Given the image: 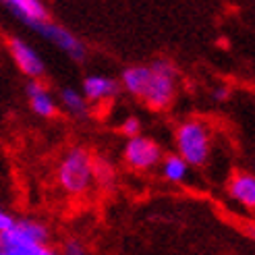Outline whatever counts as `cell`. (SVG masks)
Here are the masks:
<instances>
[{
	"label": "cell",
	"mask_w": 255,
	"mask_h": 255,
	"mask_svg": "<svg viewBox=\"0 0 255 255\" xmlns=\"http://www.w3.org/2000/svg\"><path fill=\"white\" fill-rule=\"evenodd\" d=\"M125 164L135 172H151L160 166V162L164 158V149L156 139L137 135L127 139L125 149H123Z\"/></svg>",
	"instance_id": "obj_4"
},
{
	"label": "cell",
	"mask_w": 255,
	"mask_h": 255,
	"mask_svg": "<svg viewBox=\"0 0 255 255\" xmlns=\"http://www.w3.org/2000/svg\"><path fill=\"white\" fill-rule=\"evenodd\" d=\"M149 67V79L141 100L151 110H166L172 106L178 89V71L168 58H156Z\"/></svg>",
	"instance_id": "obj_3"
},
{
	"label": "cell",
	"mask_w": 255,
	"mask_h": 255,
	"mask_svg": "<svg viewBox=\"0 0 255 255\" xmlns=\"http://www.w3.org/2000/svg\"><path fill=\"white\" fill-rule=\"evenodd\" d=\"M228 197H231L237 206L253 210L255 208V176L247 170H239L228 181Z\"/></svg>",
	"instance_id": "obj_11"
},
{
	"label": "cell",
	"mask_w": 255,
	"mask_h": 255,
	"mask_svg": "<svg viewBox=\"0 0 255 255\" xmlns=\"http://www.w3.org/2000/svg\"><path fill=\"white\" fill-rule=\"evenodd\" d=\"M231 87H226V85H218V87H214V92H212V98H214V102H228L231 100Z\"/></svg>",
	"instance_id": "obj_19"
},
{
	"label": "cell",
	"mask_w": 255,
	"mask_h": 255,
	"mask_svg": "<svg viewBox=\"0 0 255 255\" xmlns=\"http://www.w3.org/2000/svg\"><path fill=\"white\" fill-rule=\"evenodd\" d=\"M6 48L15 67L29 81H42V77L46 75V62L29 42L21 40V37H10L6 42Z\"/></svg>",
	"instance_id": "obj_7"
},
{
	"label": "cell",
	"mask_w": 255,
	"mask_h": 255,
	"mask_svg": "<svg viewBox=\"0 0 255 255\" xmlns=\"http://www.w3.org/2000/svg\"><path fill=\"white\" fill-rule=\"evenodd\" d=\"M31 31H35L48 44L56 46L60 52L67 54L69 58H73V60H83L85 58V44L71 29H67L65 25L48 19V21H44L40 25H35Z\"/></svg>",
	"instance_id": "obj_5"
},
{
	"label": "cell",
	"mask_w": 255,
	"mask_h": 255,
	"mask_svg": "<svg viewBox=\"0 0 255 255\" xmlns=\"http://www.w3.org/2000/svg\"><path fill=\"white\" fill-rule=\"evenodd\" d=\"M176 154L181 156L191 168L206 166L212 156V131L199 119L183 121L174 131Z\"/></svg>",
	"instance_id": "obj_1"
},
{
	"label": "cell",
	"mask_w": 255,
	"mask_h": 255,
	"mask_svg": "<svg viewBox=\"0 0 255 255\" xmlns=\"http://www.w3.org/2000/svg\"><path fill=\"white\" fill-rule=\"evenodd\" d=\"M15 216H12L10 212H6L2 206H0V237L2 235H6L10 228H12V224H15Z\"/></svg>",
	"instance_id": "obj_18"
},
{
	"label": "cell",
	"mask_w": 255,
	"mask_h": 255,
	"mask_svg": "<svg viewBox=\"0 0 255 255\" xmlns=\"http://www.w3.org/2000/svg\"><path fill=\"white\" fill-rule=\"evenodd\" d=\"M58 187L67 195L79 197L87 193L94 183V158L85 147H71L60 158L56 168Z\"/></svg>",
	"instance_id": "obj_2"
},
{
	"label": "cell",
	"mask_w": 255,
	"mask_h": 255,
	"mask_svg": "<svg viewBox=\"0 0 255 255\" xmlns=\"http://www.w3.org/2000/svg\"><path fill=\"white\" fill-rule=\"evenodd\" d=\"M149 79V67L147 65H133V67H127L121 75V92H127L133 98L141 100L143 92H145V85Z\"/></svg>",
	"instance_id": "obj_12"
},
{
	"label": "cell",
	"mask_w": 255,
	"mask_h": 255,
	"mask_svg": "<svg viewBox=\"0 0 255 255\" xmlns=\"http://www.w3.org/2000/svg\"><path fill=\"white\" fill-rule=\"evenodd\" d=\"M119 131H121V135H125L127 139L141 135V121H139L137 117H127V119L121 123Z\"/></svg>",
	"instance_id": "obj_17"
},
{
	"label": "cell",
	"mask_w": 255,
	"mask_h": 255,
	"mask_svg": "<svg viewBox=\"0 0 255 255\" xmlns=\"http://www.w3.org/2000/svg\"><path fill=\"white\" fill-rule=\"evenodd\" d=\"M58 253L60 255H92L89 247L85 245V241L81 239H67Z\"/></svg>",
	"instance_id": "obj_16"
},
{
	"label": "cell",
	"mask_w": 255,
	"mask_h": 255,
	"mask_svg": "<svg viewBox=\"0 0 255 255\" xmlns=\"http://www.w3.org/2000/svg\"><path fill=\"white\" fill-rule=\"evenodd\" d=\"M0 4L29 29L50 19V12L44 4V0H0Z\"/></svg>",
	"instance_id": "obj_9"
},
{
	"label": "cell",
	"mask_w": 255,
	"mask_h": 255,
	"mask_svg": "<svg viewBox=\"0 0 255 255\" xmlns=\"http://www.w3.org/2000/svg\"><path fill=\"white\" fill-rule=\"evenodd\" d=\"M158 168H160L162 178L170 185H183L191 172V166L178 154H168V156L164 154Z\"/></svg>",
	"instance_id": "obj_14"
},
{
	"label": "cell",
	"mask_w": 255,
	"mask_h": 255,
	"mask_svg": "<svg viewBox=\"0 0 255 255\" xmlns=\"http://www.w3.org/2000/svg\"><path fill=\"white\" fill-rule=\"evenodd\" d=\"M25 94H27L29 108L40 119L52 121L58 114V100H56V96L52 92H50V87L44 81H29Z\"/></svg>",
	"instance_id": "obj_10"
},
{
	"label": "cell",
	"mask_w": 255,
	"mask_h": 255,
	"mask_svg": "<svg viewBox=\"0 0 255 255\" xmlns=\"http://www.w3.org/2000/svg\"><path fill=\"white\" fill-rule=\"evenodd\" d=\"M56 100H58V110H65L73 119H85L89 114V102L75 87H62Z\"/></svg>",
	"instance_id": "obj_13"
},
{
	"label": "cell",
	"mask_w": 255,
	"mask_h": 255,
	"mask_svg": "<svg viewBox=\"0 0 255 255\" xmlns=\"http://www.w3.org/2000/svg\"><path fill=\"white\" fill-rule=\"evenodd\" d=\"M50 241V228L35 218H17L12 228L0 237V247L12 249L23 245H48Z\"/></svg>",
	"instance_id": "obj_6"
},
{
	"label": "cell",
	"mask_w": 255,
	"mask_h": 255,
	"mask_svg": "<svg viewBox=\"0 0 255 255\" xmlns=\"http://www.w3.org/2000/svg\"><path fill=\"white\" fill-rule=\"evenodd\" d=\"M0 255H10L8 251H4V249H0Z\"/></svg>",
	"instance_id": "obj_20"
},
{
	"label": "cell",
	"mask_w": 255,
	"mask_h": 255,
	"mask_svg": "<svg viewBox=\"0 0 255 255\" xmlns=\"http://www.w3.org/2000/svg\"><path fill=\"white\" fill-rule=\"evenodd\" d=\"M81 94L83 98L92 104H106L112 102L121 94V85L114 77L108 75H87L81 83Z\"/></svg>",
	"instance_id": "obj_8"
},
{
	"label": "cell",
	"mask_w": 255,
	"mask_h": 255,
	"mask_svg": "<svg viewBox=\"0 0 255 255\" xmlns=\"http://www.w3.org/2000/svg\"><path fill=\"white\" fill-rule=\"evenodd\" d=\"M0 249H2V247H0Z\"/></svg>",
	"instance_id": "obj_21"
},
{
	"label": "cell",
	"mask_w": 255,
	"mask_h": 255,
	"mask_svg": "<svg viewBox=\"0 0 255 255\" xmlns=\"http://www.w3.org/2000/svg\"><path fill=\"white\" fill-rule=\"evenodd\" d=\"M4 251H8L10 255H60L50 245H23V247H12Z\"/></svg>",
	"instance_id": "obj_15"
}]
</instances>
